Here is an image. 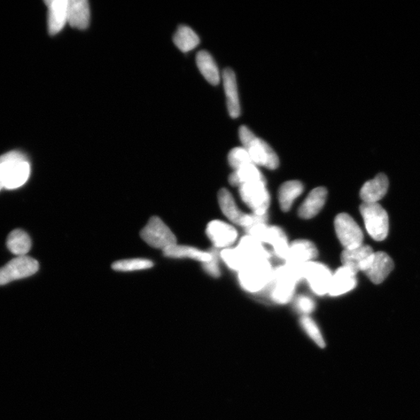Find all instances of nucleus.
<instances>
[{
  "label": "nucleus",
  "instance_id": "obj_14",
  "mask_svg": "<svg viewBox=\"0 0 420 420\" xmlns=\"http://www.w3.org/2000/svg\"><path fill=\"white\" fill-rule=\"evenodd\" d=\"M317 256V249L313 243L308 240H297L290 244L285 262L290 264H305Z\"/></svg>",
  "mask_w": 420,
  "mask_h": 420
},
{
  "label": "nucleus",
  "instance_id": "obj_15",
  "mask_svg": "<svg viewBox=\"0 0 420 420\" xmlns=\"http://www.w3.org/2000/svg\"><path fill=\"white\" fill-rule=\"evenodd\" d=\"M357 284L356 274L351 269L342 266L334 272L329 294L339 297L354 289Z\"/></svg>",
  "mask_w": 420,
  "mask_h": 420
},
{
  "label": "nucleus",
  "instance_id": "obj_35",
  "mask_svg": "<svg viewBox=\"0 0 420 420\" xmlns=\"http://www.w3.org/2000/svg\"><path fill=\"white\" fill-rule=\"evenodd\" d=\"M3 189H4V186L3 183L1 182H0V191H1Z\"/></svg>",
  "mask_w": 420,
  "mask_h": 420
},
{
  "label": "nucleus",
  "instance_id": "obj_34",
  "mask_svg": "<svg viewBox=\"0 0 420 420\" xmlns=\"http://www.w3.org/2000/svg\"><path fill=\"white\" fill-rule=\"evenodd\" d=\"M294 305L296 310L301 313L303 316H308L313 313L315 309V302L314 300L305 295H300L295 299Z\"/></svg>",
  "mask_w": 420,
  "mask_h": 420
},
{
  "label": "nucleus",
  "instance_id": "obj_2",
  "mask_svg": "<svg viewBox=\"0 0 420 420\" xmlns=\"http://www.w3.org/2000/svg\"><path fill=\"white\" fill-rule=\"evenodd\" d=\"M30 174V165L21 152L12 151L0 157V182L6 189H15L25 185Z\"/></svg>",
  "mask_w": 420,
  "mask_h": 420
},
{
  "label": "nucleus",
  "instance_id": "obj_3",
  "mask_svg": "<svg viewBox=\"0 0 420 420\" xmlns=\"http://www.w3.org/2000/svg\"><path fill=\"white\" fill-rule=\"evenodd\" d=\"M241 144L245 148L256 166L274 170L279 167V158L272 148L264 140L256 136L251 129L243 126L239 129Z\"/></svg>",
  "mask_w": 420,
  "mask_h": 420
},
{
  "label": "nucleus",
  "instance_id": "obj_27",
  "mask_svg": "<svg viewBox=\"0 0 420 420\" xmlns=\"http://www.w3.org/2000/svg\"><path fill=\"white\" fill-rule=\"evenodd\" d=\"M174 43L183 52H188L196 49L199 44V37L188 26L178 28L174 36Z\"/></svg>",
  "mask_w": 420,
  "mask_h": 420
},
{
  "label": "nucleus",
  "instance_id": "obj_20",
  "mask_svg": "<svg viewBox=\"0 0 420 420\" xmlns=\"http://www.w3.org/2000/svg\"><path fill=\"white\" fill-rule=\"evenodd\" d=\"M223 81L229 114L233 119H236L240 114V107L236 76L231 69L223 70Z\"/></svg>",
  "mask_w": 420,
  "mask_h": 420
},
{
  "label": "nucleus",
  "instance_id": "obj_21",
  "mask_svg": "<svg viewBox=\"0 0 420 420\" xmlns=\"http://www.w3.org/2000/svg\"><path fill=\"white\" fill-rule=\"evenodd\" d=\"M69 0H50L45 4L49 6V33L54 35L60 33L67 23Z\"/></svg>",
  "mask_w": 420,
  "mask_h": 420
},
{
  "label": "nucleus",
  "instance_id": "obj_23",
  "mask_svg": "<svg viewBox=\"0 0 420 420\" xmlns=\"http://www.w3.org/2000/svg\"><path fill=\"white\" fill-rule=\"evenodd\" d=\"M303 185L299 181H288L280 186L279 202L284 212L289 211L293 202L303 192Z\"/></svg>",
  "mask_w": 420,
  "mask_h": 420
},
{
  "label": "nucleus",
  "instance_id": "obj_1",
  "mask_svg": "<svg viewBox=\"0 0 420 420\" xmlns=\"http://www.w3.org/2000/svg\"><path fill=\"white\" fill-rule=\"evenodd\" d=\"M303 264L285 263L274 270L266 290L272 302L284 305L293 300L296 286L303 280Z\"/></svg>",
  "mask_w": 420,
  "mask_h": 420
},
{
  "label": "nucleus",
  "instance_id": "obj_33",
  "mask_svg": "<svg viewBox=\"0 0 420 420\" xmlns=\"http://www.w3.org/2000/svg\"><path fill=\"white\" fill-rule=\"evenodd\" d=\"M219 250L220 249H217L214 247L210 248L209 251L210 254H211V259L202 263V268H204L206 274L214 278L221 276L220 260L221 259V252Z\"/></svg>",
  "mask_w": 420,
  "mask_h": 420
},
{
  "label": "nucleus",
  "instance_id": "obj_4",
  "mask_svg": "<svg viewBox=\"0 0 420 420\" xmlns=\"http://www.w3.org/2000/svg\"><path fill=\"white\" fill-rule=\"evenodd\" d=\"M274 270L269 260L248 263L238 272L239 284L249 293H256L266 291L274 274Z\"/></svg>",
  "mask_w": 420,
  "mask_h": 420
},
{
  "label": "nucleus",
  "instance_id": "obj_26",
  "mask_svg": "<svg viewBox=\"0 0 420 420\" xmlns=\"http://www.w3.org/2000/svg\"><path fill=\"white\" fill-rule=\"evenodd\" d=\"M8 249L16 255H26L31 247V240L25 231L22 230L13 231L7 238Z\"/></svg>",
  "mask_w": 420,
  "mask_h": 420
},
{
  "label": "nucleus",
  "instance_id": "obj_25",
  "mask_svg": "<svg viewBox=\"0 0 420 420\" xmlns=\"http://www.w3.org/2000/svg\"><path fill=\"white\" fill-rule=\"evenodd\" d=\"M254 182H267L260 170L254 163L233 171L229 176V182L233 186L240 187Z\"/></svg>",
  "mask_w": 420,
  "mask_h": 420
},
{
  "label": "nucleus",
  "instance_id": "obj_24",
  "mask_svg": "<svg viewBox=\"0 0 420 420\" xmlns=\"http://www.w3.org/2000/svg\"><path fill=\"white\" fill-rule=\"evenodd\" d=\"M197 64L202 75L212 85L220 83L219 69L216 64L211 54L206 51H201L197 54Z\"/></svg>",
  "mask_w": 420,
  "mask_h": 420
},
{
  "label": "nucleus",
  "instance_id": "obj_18",
  "mask_svg": "<svg viewBox=\"0 0 420 420\" xmlns=\"http://www.w3.org/2000/svg\"><path fill=\"white\" fill-rule=\"evenodd\" d=\"M388 179L385 174H379L375 178L366 182L360 192L361 199L365 204H378L388 189Z\"/></svg>",
  "mask_w": 420,
  "mask_h": 420
},
{
  "label": "nucleus",
  "instance_id": "obj_7",
  "mask_svg": "<svg viewBox=\"0 0 420 420\" xmlns=\"http://www.w3.org/2000/svg\"><path fill=\"white\" fill-rule=\"evenodd\" d=\"M239 194L253 214L259 216L267 214L271 197L267 188V182H254L240 185Z\"/></svg>",
  "mask_w": 420,
  "mask_h": 420
},
{
  "label": "nucleus",
  "instance_id": "obj_32",
  "mask_svg": "<svg viewBox=\"0 0 420 420\" xmlns=\"http://www.w3.org/2000/svg\"><path fill=\"white\" fill-rule=\"evenodd\" d=\"M228 162L230 166L235 170L254 163L250 155L243 146L235 147L228 154Z\"/></svg>",
  "mask_w": 420,
  "mask_h": 420
},
{
  "label": "nucleus",
  "instance_id": "obj_5",
  "mask_svg": "<svg viewBox=\"0 0 420 420\" xmlns=\"http://www.w3.org/2000/svg\"><path fill=\"white\" fill-rule=\"evenodd\" d=\"M366 229L375 240H384L388 233L389 221L385 209L379 204H365L360 207Z\"/></svg>",
  "mask_w": 420,
  "mask_h": 420
},
{
  "label": "nucleus",
  "instance_id": "obj_12",
  "mask_svg": "<svg viewBox=\"0 0 420 420\" xmlns=\"http://www.w3.org/2000/svg\"><path fill=\"white\" fill-rule=\"evenodd\" d=\"M208 238L217 249L230 247L238 238V231L232 225L221 221L209 222L206 230Z\"/></svg>",
  "mask_w": 420,
  "mask_h": 420
},
{
  "label": "nucleus",
  "instance_id": "obj_10",
  "mask_svg": "<svg viewBox=\"0 0 420 420\" xmlns=\"http://www.w3.org/2000/svg\"><path fill=\"white\" fill-rule=\"evenodd\" d=\"M334 225L337 235L345 249L363 245V233L353 217L347 214H340L334 219Z\"/></svg>",
  "mask_w": 420,
  "mask_h": 420
},
{
  "label": "nucleus",
  "instance_id": "obj_13",
  "mask_svg": "<svg viewBox=\"0 0 420 420\" xmlns=\"http://www.w3.org/2000/svg\"><path fill=\"white\" fill-rule=\"evenodd\" d=\"M375 252L371 247L362 245L352 249H344L341 255L342 266L351 269L355 274L363 272L366 264Z\"/></svg>",
  "mask_w": 420,
  "mask_h": 420
},
{
  "label": "nucleus",
  "instance_id": "obj_22",
  "mask_svg": "<svg viewBox=\"0 0 420 420\" xmlns=\"http://www.w3.org/2000/svg\"><path fill=\"white\" fill-rule=\"evenodd\" d=\"M163 255L170 259H191L202 263L211 259L209 251H201L199 248L192 246L178 245L171 246L163 251Z\"/></svg>",
  "mask_w": 420,
  "mask_h": 420
},
{
  "label": "nucleus",
  "instance_id": "obj_16",
  "mask_svg": "<svg viewBox=\"0 0 420 420\" xmlns=\"http://www.w3.org/2000/svg\"><path fill=\"white\" fill-rule=\"evenodd\" d=\"M90 5L87 0H69L67 23L74 28L84 30L89 26Z\"/></svg>",
  "mask_w": 420,
  "mask_h": 420
},
{
  "label": "nucleus",
  "instance_id": "obj_17",
  "mask_svg": "<svg viewBox=\"0 0 420 420\" xmlns=\"http://www.w3.org/2000/svg\"><path fill=\"white\" fill-rule=\"evenodd\" d=\"M328 191L324 187L311 191L298 209V215L302 219L309 220L314 218L324 207Z\"/></svg>",
  "mask_w": 420,
  "mask_h": 420
},
{
  "label": "nucleus",
  "instance_id": "obj_11",
  "mask_svg": "<svg viewBox=\"0 0 420 420\" xmlns=\"http://www.w3.org/2000/svg\"><path fill=\"white\" fill-rule=\"evenodd\" d=\"M394 269V262L387 254L378 252L371 257L363 269V272L375 284H380L391 274Z\"/></svg>",
  "mask_w": 420,
  "mask_h": 420
},
{
  "label": "nucleus",
  "instance_id": "obj_6",
  "mask_svg": "<svg viewBox=\"0 0 420 420\" xmlns=\"http://www.w3.org/2000/svg\"><path fill=\"white\" fill-rule=\"evenodd\" d=\"M140 236L147 245L162 251L177 244L174 233L158 216L151 218L140 232Z\"/></svg>",
  "mask_w": 420,
  "mask_h": 420
},
{
  "label": "nucleus",
  "instance_id": "obj_19",
  "mask_svg": "<svg viewBox=\"0 0 420 420\" xmlns=\"http://www.w3.org/2000/svg\"><path fill=\"white\" fill-rule=\"evenodd\" d=\"M236 247L247 264L259 260H269L271 257L270 252L263 244L248 235L240 238Z\"/></svg>",
  "mask_w": 420,
  "mask_h": 420
},
{
  "label": "nucleus",
  "instance_id": "obj_8",
  "mask_svg": "<svg viewBox=\"0 0 420 420\" xmlns=\"http://www.w3.org/2000/svg\"><path fill=\"white\" fill-rule=\"evenodd\" d=\"M332 275L329 268L321 262L311 261L303 264V279L318 296L329 294Z\"/></svg>",
  "mask_w": 420,
  "mask_h": 420
},
{
  "label": "nucleus",
  "instance_id": "obj_30",
  "mask_svg": "<svg viewBox=\"0 0 420 420\" xmlns=\"http://www.w3.org/2000/svg\"><path fill=\"white\" fill-rule=\"evenodd\" d=\"M153 262L146 259H132L115 262L112 264V269L118 272H134L151 269Z\"/></svg>",
  "mask_w": 420,
  "mask_h": 420
},
{
  "label": "nucleus",
  "instance_id": "obj_29",
  "mask_svg": "<svg viewBox=\"0 0 420 420\" xmlns=\"http://www.w3.org/2000/svg\"><path fill=\"white\" fill-rule=\"evenodd\" d=\"M221 259L231 269L238 272L247 264L236 247L223 249L221 251Z\"/></svg>",
  "mask_w": 420,
  "mask_h": 420
},
{
  "label": "nucleus",
  "instance_id": "obj_28",
  "mask_svg": "<svg viewBox=\"0 0 420 420\" xmlns=\"http://www.w3.org/2000/svg\"><path fill=\"white\" fill-rule=\"evenodd\" d=\"M268 244L272 247L275 255L285 261L290 243L285 232L280 228L272 226L269 229Z\"/></svg>",
  "mask_w": 420,
  "mask_h": 420
},
{
  "label": "nucleus",
  "instance_id": "obj_9",
  "mask_svg": "<svg viewBox=\"0 0 420 420\" xmlns=\"http://www.w3.org/2000/svg\"><path fill=\"white\" fill-rule=\"evenodd\" d=\"M38 269L37 261L27 255L18 256L0 269V286L33 276Z\"/></svg>",
  "mask_w": 420,
  "mask_h": 420
},
{
  "label": "nucleus",
  "instance_id": "obj_31",
  "mask_svg": "<svg viewBox=\"0 0 420 420\" xmlns=\"http://www.w3.org/2000/svg\"><path fill=\"white\" fill-rule=\"evenodd\" d=\"M300 324L303 331L308 336L315 342L316 345L324 349L326 346L325 341L323 338L320 329L317 323L309 316H302Z\"/></svg>",
  "mask_w": 420,
  "mask_h": 420
}]
</instances>
